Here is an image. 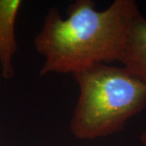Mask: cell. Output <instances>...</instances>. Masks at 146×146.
<instances>
[{"label":"cell","instance_id":"cell-5","mask_svg":"<svg viewBox=\"0 0 146 146\" xmlns=\"http://www.w3.org/2000/svg\"><path fill=\"white\" fill-rule=\"evenodd\" d=\"M140 141H141L142 146H146V130L141 134Z\"/></svg>","mask_w":146,"mask_h":146},{"label":"cell","instance_id":"cell-2","mask_svg":"<svg viewBox=\"0 0 146 146\" xmlns=\"http://www.w3.org/2000/svg\"><path fill=\"white\" fill-rule=\"evenodd\" d=\"M77 103L70 131L79 140L113 135L146 106V85L125 68L97 63L72 75Z\"/></svg>","mask_w":146,"mask_h":146},{"label":"cell","instance_id":"cell-4","mask_svg":"<svg viewBox=\"0 0 146 146\" xmlns=\"http://www.w3.org/2000/svg\"><path fill=\"white\" fill-rule=\"evenodd\" d=\"M119 62L146 85V19L141 11L131 22Z\"/></svg>","mask_w":146,"mask_h":146},{"label":"cell","instance_id":"cell-1","mask_svg":"<svg viewBox=\"0 0 146 146\" xmlns=\"http://www.w3.org/2000/svg\"><path fill=\"white\" fill-rule=\"evenodd\" d=\"M92 0H76L63 18L56 7L45 16L33 44L45 58L40 76L75 74L97 63L119 62L131 22L140 12L134 0H115L102 11Z\"/></svg>","mask_w":146,"mask_h":146},{"label":"cell","instance_id":"cell-3","mask_svg":"<svg viewBox=\"0 0 146 146\" xmlns=\"http://www.w3.org/2000/svg\"><path fill=\"white\" fill-rule=\"evenodd\" d=\"M21 5V0H0V65L7 80L15 75L13 57L18 50L15 26Z\"/></svg>","mask_w":146,"mask_h":146}]
</instances>
